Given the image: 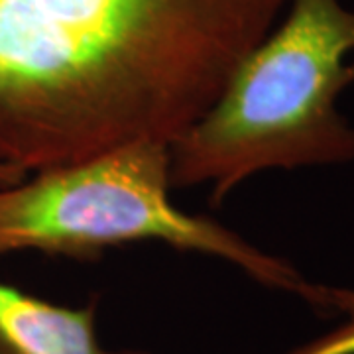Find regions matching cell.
Wrapping results in <instances>:
<instances>
[{"label": "cell", "mask_w": 354, "mask_h": 354, "mask_svg": "<svg viewBox=\"0 0 354 354\" xmlns=\"http://www.w3.org/2000/svg\"><path fill=\"white\" fill-rule=\"evenodd\" d=\"M28 177V171L20 169V167H14V165L0 164V187H10L16 185L20 181H24Z\"/></svg>", "instance_id": "6"}, {"label": "cell", "mask_w": 354, "mask_h": 354, "mask_svg": "<svg viewBox=\"0 0 354 354\" xmlns=\"http://www.w3.org/2000/svg\"><path fill=\"white\" fill-rule=\"evenodd\" d=\"M353 83L354 10L290 0L213 106L169 144L171 187L211 185L221 203L262 171L353 164L354 124L339 111Z\"/></svg>", "instance_id": "2"}, {"label": "cell", "mask_w": 354, "mask_h": 354, "mask_svg": "<svg viewBox=\"0 0 354 354\" xmlns=\"http://www.w3.org/2000/svg\"><path fill=\"white\" fill-rule=\"evenodd\" d=\"M311 307L323 313H337L342 321L286 354H354V290L317 283Z\"/></svg>", "instance_id": "5"}, {"label": "cell", "mask_w": 354, "mask_h": 354, "mask_svg": "<svg viewBox=\"0 0 354 354\" xmlns=\"http://www.w3.org/2000/svg\"><path fill=\"white\" fill-rule=\"evenodd\" d=\"M290 0H0V164L39 171L207 113Z\"/></svg>", "instance_id": "1"}, {"label": "cell", "mask_w": 354, "mask_h": 354, "mask_svg": "<svg viewBox=\"0 0 354 354\" xmlns=\"http://www.w3.org/2000/svg\"><path fill=\"white\" fill-rule=\"evenodd\" d=\"M169 144L136 142L0 187V254L36 250L97 260L106 248L158 241L215 256L266 288L311 301L315 283L225 225L177 209Z\"/></svg>", "instance_id": "3"}, {"label": "cell", "mask_w": 354, "mask_h": 354, "mask_svg": "<svg viewBox=\"0 0 354 354\" xmlns=\"http://www.w3.org/2000/svg\"><path fill=\"white\" fill-rule=\"evenodd\" d=\"M0 354H152L106 348L95 305L67 307L0 281Z\"/></svg>", "instance_id": "4"}]
</instances>
